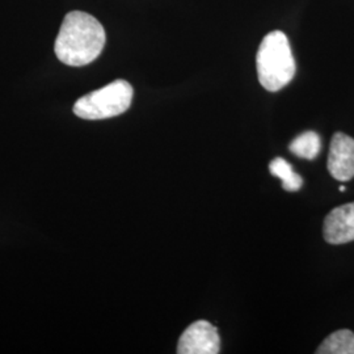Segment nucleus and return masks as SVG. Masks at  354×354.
<instances>
[{"label": "nucleus", "instance_id": "8", "mask_svg": "<svg viewBox=\"0 0 354 354\" xmlns=\"http://www.w3.org/2000/svg\"><path fill=\"white\" fill-rule=\"evenodd\" d=\"M322 149L320 137L315 131H304L301 136H298L289 146L290 150L295 156L307 160H314L319 155Z\"/></svg>", "mask_w": 354, "mask_h": 354}, {"label": "nucleus", "instance_id": "7", "mask_svg": "<svg viewBox=\"0 0 354 354\" xmlns=\"http://www.w3.org/2000/svg\"><path fill=\"white\" fill-rule=\"evenodd\" d=\"M317 354H354V333L340 329L329 335L317 348Z\"/></svg>", "mask_w": 354, "mask_h": 354}, {"label": "nucleus", "instance_id": "4", "mask_svg": "<svg viewBox=\"0 0 354 354\" xmlns=\"http://www.w3.org/2000/svg\"><path fill=\"white\" fill-rule=\"evenodd\" d=\"M221 351L218 329L206 320L190 324L180 336L177 344L178 354H216Z\"/></svg>", "mask_w": 354, "mask_h": 354}, {"label": "nucleus", "instance_id": "6", "mask_svg": "<svg viewBox=\"0 0 354 354\" xmlns=\"http://www.w3.org/2000/svg\"><path fill=\"white\" fill-rule=\"evenodd\" d=\"M324 239L337 245L354 241V203L333 209L324 219Z\"/></svg>", "mask_w": 354, "mask_h": 354}, {"label": "nucleus", "instance_id": "9", "mask_svg": "<svg viewBox=\"0 0 354 354\" xmlns=\"http://www.w3.org/2000/svg\"><path fill=\"white\" fill-rule=\"evenodd\" d=\"M269 171L273 176L279 177L282 181V188L288 192H297L304 185V178L282 158L273 159L269 165Z\"/></svg>", "mask_w": 354, "mask_h": 354}, {"label": "nucleus", "instance_id": "10", "mask_svg": "<svg viewBox=\"0 0 354 354\" xmlns=\"http://www.w3.org/2000/svg\"><path fill=\"white\" fill-rule=\"evenodd\" d=\"M345 189H346V188H345V185H342V187H340V192H345Z\"/></svg>", "mask_w": 354, "mask_h": 354}, {"label": "nucleus", "instance_id": "2", "mask_svg": "<svg viewBox=\"0 0 354 354\" xmlns=\"http://www.w3.org/2000/svg\"><path fill=\"white\" fill-rule=\"evenodd\" d=\"M256 68L260 84L269 92L286 87L295 75V59L288 36L273 30L263 38L256 57Z\"/></svg>", "mask_w": 354, "mask_h": 354}, {"label": "nucleus", "instance_id": "5", "mask_svg": "<svg viewBox=\"0 0 354 354\" xmlns=\"http://www.w3.org/2000/svg\"><path fill=\"white\" fill-rule=\"evenodd\" d=\"M327 168L337 181H349L354 177V140L352 137L336 133L329 146Z\"/></svg>", "mask_w": 354, "mask_h": 354}, {"label": "nucleus", "instance_id": "1", "mask_svg": "<svg viewBox=\"0 0 354 354\" xmlns=\"http://www.w3.org/2000/svg\"><path fill=\"white\" fill-rule=\"evenodd\" d=\"M104 26L89 13L73 11L64 16L55 39V55L67 66L80 67L93 62L105 46Z\"/></svg>", "mask_w": 354, "mask_h": 354}, {"label": "nucleus", "instance_id": "3", "mask_svg": "<svg viewBox=\"0 0 354 354\" xmlns=\"http://www.w3.org/2000/svg\"><path fill=\"white\" fill-rule=\"evenodd\" d=\"M134 91L127 80L118 79L102 88L82 96L74 113L83 120H105L125 113L131 105Z\"/></svg>", "mask_w": 354, "mask_h": 354}]
</instances>
